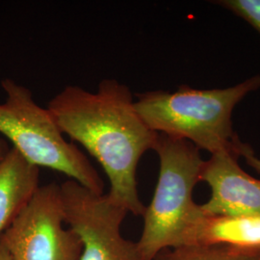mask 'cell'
<instances>
[{
	"label": "cell",
	"mask_w": 260,
	"mask_h": 260,
	"mask_svg": "<svg viewBox=\"0 0 260 260\" xmlns=\"http://www.w3.org/2000/svg\"><path fill=\"white\" fill-rule=\"evenodd\" d=\"M240 155L220 151L204 162L201 181L211 189L208 202L201 205L207 217H260V180L238 164Z\"/></svg>",
	"instance_id": "52a82bcc"
},
{
	"label": "cell",
	"mask_w": 260,
	"mask_h": 260,
	"mask_svg": "<svg viewBox=\"0 0 260 260\" xmlns=\"http://www.w3.org/2000/svg\"><path fill=\"white\" fill-rule=\"evenodd\" d=\"M241 157L245 158L247 164L260 175V159L254 155L253 150L249 145H245L242 151Z\"/></svg>",
	"instance_id": "7c38bea8"
},
{
	"label": "cell",
	"mask_w": 260,
	"mask_h": 260,
	"mask_svg": "<svg viewBox=\"0 0 260 260\" xmlns=\"http://www.w3.org/2000/svg\"><path fill=\"white\" fill-rule=\"evenodd\" d=\"M6 93L0 103V134L19 154L38 168L59 172L96 194H103V178L77 146L65 139L47 108L33 100L31 91L11 78L1 81Z\"/></svg>",
	"instance_id": "277c9868"
},
{
	"label": "cell",
	"mask_w": 260,
	"mask_h": 260,
	"mask_svg": "<svg viewBox=\"0 0 260 260\" xmlns=\"http://www.w3.org/2000/svg\"><path fill=\"white\" fill-rule=\"evenodd\" d=\"M40 168L11 148L0 162V237L37 192Z\"/></svg>",
	"instance_id": "ba28073f"
},
{
	"label": "cell",
	"mask_w": 260,
	"mask_h": 260,
	"mask_svg": "<svg viewBox=\"0 0 260 260\" xmlns=\"http://www.w3.org/2000/svg\"><path fill=\"white\" fill-rule=\"evenodd\" d=\"M64 223L61 187L49 183L38 188L0 240L12 260H79L82 243Z\"/></svg>",
	"instance_id": "5b68a950"
},
{
	"label": "cell",
	"mask_w": 260,
	"mask_h": 260,
	"mask_svg": "<svg viewBox=\"0 0 260 260\" xmlns=\"http://www.w3.org/2000/svg\"><path fill=\"white\" fill-rule=\"evenodd\" d=\"M259 88L260 75L225 89L200 90L183 85L174 93H139L134 105L142 120L159 134L189 141L211 154L234 151L241 157L246 144L233 130V109Z\"/></svg>",
	"instance_id": "7a4b0ae2"
},
{
	"label": "cell",
	"mask_w": 260,
	"mask_h": 260,
	"mask_svg": "<svg viewBox=\"0 0 260 260\" xmlns=\"http://www.w3.org/2000/svg\"><path fill=\"white\" fill-rule=\"evenodd\" d=\"M154 260H260V249L229 244H192L160 252Z\"/></svg>",
	"instance_id": "30bf717a"
},
{
	"label": "cell",
	"mask_w": 260,
	"mask_h": 260,
	"mask_svg": "<svg viewBox=\"0 0 260 260\" xmlns=\"http://www.w3.org/2000/svg\"><path fill=\"white\" fill-rule=\"evenodd\" d=\"M213 3L233 12L260 34V0H219Z\"/></svg>",
	"instance_id": "8fae6325"
},
{
	"label": "cell",
	"mask_w": 260,
	"mask_h": 260,
	"mask_svg": "<svg viewBox=\"0 0 260 260\" xmlns=\"http://www.w3.org/2000/svg\"><path fill=\"white\" fill-rule=\"evenodd\" d=\"M10 149L11 148H10L9 145L6 143V141L0 138V162L6 157Z\"/></svg>",
	"instance_id": "4fadbf2b"
},
{
	"label": "cell",
	"mask_w": 260,
	"mask_h": 260,
	"mask_svg": "<svg viewBox=\"0 0 260 260\" xmlns=\"http://www.w3.org/2000/svg\"><path fill=\"white\" fill-rule=\"evenodd\" d=\"M130 89L116 79H103L95 93L67 86L47 104L64 135L83 146L109 179L108 198L127 213L143 216L137 167L153 150L158 133L142 120Z\"/></svg>",
	"instance_id": "6da1fadb"
},
{
	"label": "cell",
	"mask_w": 260,
	"mask_h": 260,
	"mask_svg": "<svg viewBox=\"0 0 260 260\" xmlns=\"http://www.w3.org/2000/svg\"><path fill=\"white\" fill-rule=\"evenodd\" d=\"M60 187L65 223L82 243L79 260H142L137 242L121 234L125 209L73 179Z\"/></svg>",
	"instance_id": "8992f818"
},
{
	"label": "cell",
	"mask_w": 260,
	"mask_h": 260,
	"mask_svg": "<svg viewBox=\"0 0 260 260\" xmlns=\"http://www.w3.org/2000/svg\"><path fill=\"white\" fill-rule=\"evenodd\" d=\"M214 243L260 249V217L205 216L190 245Z\"/></svg>",
	"instance_id": "9c48e42d"
},
{
	"label": "cell",
	"mask_w": 260,
	"mask_h": 260,
	"mask_svg": "<svg viewBox=\"0 0 260 260\" xmlns=\"http://www.w3.org/2000/svg\"><path fill=\"white\" fill-rule=\"evenodd\" d=\"M153 150L160 167L154 195L143 214V232L137 241L142 260H154L167 249L190 245L205 217L193 199L205 162L201 150L189 141L159 133Z\"/></svg>",
	"instance_id": "3957f363"
},
{
	"label": "cell",
	"mask_w": 260,
	"mask_h": 260,
	"mask_svg": "<svg viewBox=\"0 0 260 260\" xmlns=\"http://www.w3.org/2000/svg\"><path fill=\"white\" fill-rule=\"evenodd\" d=\"M0 260H12L9 251H7L4 244L0 240Z\"/></svg>",
	"instance_id": "5bb4252c"
}]
</instances>
